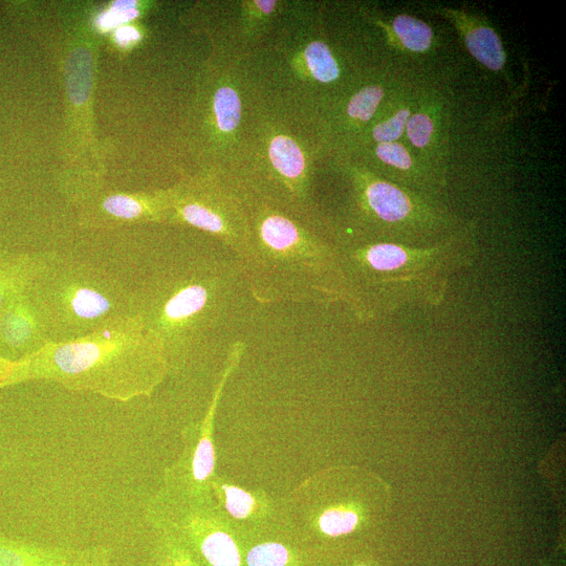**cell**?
Here are the masks:
<instances>
[{
  "instance_id": "obj_1",
  "label": "cell",
  "mask_w": 566,
  "mask_h": 566,
  "mask_svg": "<svg viewBox=\"0 0 566 566\" xmlns=\"http://www.w3.org/2000/svg\"><path fill=\"white\" fill-rule=\"evenodd\" d=\"M160 340L138 315L108 323L96 332L64 343H49L15 363L3 388L49 381L119 402L149 396L167 373Z\"/></svg>"
},
{
  "instance_id": "obj_2",
  "label": "cell",
  "mask_w": 566,
  "mask_h": 566,
  "mask_svg": "<svg viewBox=\"0 0 566 566\" xmlns=\"http://www.w3.org/2000/svg\"><path fill=\"white\" fill-rule=\"evenodd\" d=\"M249 235L244 259L258 299H344L339 251L280 214L264 217Z\"/></svg>"
},
{
  "instance_id": "obj_3",
  "label": "cell",
  "mask_w": 566,
  "mask_h": 566,
  "mask_svg": "<svg viewBox=\"0 0 566 566\" xmlns=\"http://www.w3.org/2000/svg\"><path fill=\"white\" fill-rule=\"evenodd\" d=\"M470 256L377 243L339 252L345 300L361 316H375L412 299L437 298L448 276ZM442 291V290H441Z\"/></svg>"
},
{
  "instance_id": "obj_4",
  "label": "cell",
  "mask_w": 566,
  "mask_h": 566,
  "mask_svg": "<svg viewBox=\"0 0 566 566\" xmlns=\"http://www.w3.org/2000/svg\"><path fill=\"white\" fill-rule=\"evenodd\" d=\"M50 343L89 336L113 321L137 315V297L105 271L43 257L27 288Z\"/></svg>"
},
{
  "instance_id": "obj_5",
  "label": "cell",
  "mask_w": 566,
  "mask_h": 566,
  "mask_svg": "<svg viewBox=\"0 0 566 566\" xmlns=\"http://www.w3.org/2000/svg\"><path fill=\"white\" fill-rule=\"evenodd\" d=\"M136 297L137 315L162 343L168 363L172 352L200 330L215 302L212 287L198 277L157 283Z\"/></svg>"
},
{
  "instance_id": "obj_6",
  "label": "cell",
  "mask_w": 566,
  "mask_h": 566,
  "mask_svg": "<svg viewBox=\"0 0 566 566\" xmlns=\"http://www.w3.org/2000/svg\"><path fill=\"white\" fill-rule=\"evenodd\" d=\"M49 343L45 326L26 289L0 315V358L18 363Z\"/></svg>"
},
{
  "instance_id": "obj_7",
  "label": "cell",
  "mask_w": 566,
  "mask_h": 566,
  "mask_svg": "<svg viewBox=\"0 0 566 566\" xmlns=\"http://www.w3.org/2000/svg\"><path fill=\"white\" fill-rule=\"evenodd\" d=\"M112 559L105 547H47L0 535V566H112Z\"/></svg>"
},
{
  "instance_id": "obj_8",
  "label": "cell",
  "mask_w": 566,
  "mask_h": 566,
  "mask_svg": "<svg viewBox=\"0 0 566 566\" xmlns=\"http://www.w3.org/2000/svg\"><path fill=\"white\" fill-rule=\"evenodd\" d=\"M168 219L221 237L243 260L247 255L249 231L236 226L221 209L208 201L170 194Z\"/></svg>"
},
{
  "instance_id": "obj_9",
  "label": "cell",
  "mask_w": 566,
  "mask_h": 566,
  "mask_svg": "<svg viewBox=\"0 0 566 566\" xmlns=\"http://www.w3.org/2000/svg\"><path fill=\"white\" fill-rule=\"evenodd\" d=\"M43 257L32 254H6L0 261V315L9 303L24 292L38 272Z\"/></svg>"
},
{
  "instance_id": "obj_10",
  "label": "cell",
  "mask_w": 566,
  "mask_h": 566,
  "mask_svg": "<svg viewBox=\"0 0 566 566\" xmlns=\"http://www.w3.org/2000/svg\"><path fill=\"white\" fill-rule=\"evenodd\" d=\"M365 200L377 219L387 224L402 223L413 211L408 195L387 182L370 183L365 189Z\"/></svg>"
},
{
  "instance_id": "obj_11",
  "label": "cell",
  "mask_w": 566,
  "mask_h": 566,
  "mask_svg": "<svg viewBox=\"0 0 566 566\" xmlns=\"http://www.w3.org/2000/svg\"><path fill=\"white\" fill-rule=\"evenodd\" d=\"M466 46L470 54L491 71L504 68L506 54L502 40L488 27H478L466 33Z\"/></svg>"
},
{
  "instance_id": "obj_12",
  "label": "cell",
  "mask_w": 566,
  "mask_h": 566,
  "mask_svg": "<svg viewBox=\"0 0 566 566\" xmlns=\"http://www.w3.org/2000/svg\"><path fill=\"white\" fill-rule=\"evenodd\" d=\"M270 159L275 169L287 179H297L304 170V158L299 146L288 137H276L270 146Z\"/></svg>"
},
{
  "instance_id": "obj_13",
  "label": "cell",
  "mask_w": 566,
  "mask_h": 566,
  "mask_svg": "<svg viewBox=\"0 0 566 566\" xmlns=\"http://www.w3.org/2000/svg\"><path fill=\"white\" fill-rule=\"evenodd\" d=\"M393 27L403 46L409 51L422 53L430 48L433 33L424 21L403 14L395 18Z\"/></svg>"
},
{
  "instance_id": "obj_14",
  "label": "cell",
  "mask_w": 566,
  "mask_h": 566,
  "mask_svg": "<svg viewBox=\"0 0 566 566\" xmlns=\"http://www.w3.org/2000/svg\"><path fill=\"white\" fill-rule=\"evenodd\" d=\"M204 558L212 566H241V556L233 539L223 532H213L200 543Z\"/></svg>"
},
{
  "instance_id": "obj_15",
  "label": "cell",
  "mask_w": 566,
  "mask_h": 566,
  "mask_svg": "<svg viewBox=\"0 0 566 566\" xmlns=\"http://www.w3.org/2000/svg\"><path fill=\"white\" fill-rule=\"evenodd\" d=\"M306 57L308 67L314 78L323 83L338 79L340 71L337 61L325 43L316 41L307 48Z\"/></svg>"
},
{
  "instance_id": "obj_16",
  "label": "cell",
  "mask_w": 566,
  "mask_h": 566,
  "mask_svg": "<svg viewBox=\"0 0 566 566\" xmlns=\"http://www.w3.org/2000/svg\"><path fill=\"white\" fill-rule=\"evenodd\" d=\"M214 111L217 124L223 132L231 133L236 129L242 116V103L231 87H222L214 98Z\"/></svg>"
},
{
  "instance_id": "obj_17",
  "label": "cell",
  "mask_w": 566,
  "mask_h": 566,
  "mask_svg": "<svg viewBox=\"0 0 566 566\" xmlns=\"http://www.w3.org/2000/svg\"><path fill=\"white\" fill-rule=\"evenodd\" d=\"M383 97L382 87H365L352 98L347 107V114L353 119L367 122L376 114Z\"/></svg>"
},
{
  "instance_id": "obj_18",
  "label": "cell",
  "mask_w": 566,
  "mask_h": 566,
  "mask_svg": "<svg viewBox=\"0 0 566 566\" xmlns=\"http://www.w3.org/2000/svg\"><path fill=\"white\" fill-rule=\"evenodd\" d=\"M359 524V515L348 509L326 511L319 519L321 531L329 536L338 537L352 533Z\"/></svg>"
},
{
  "instance_id": "obj_19",
  "label": "cell",
  "mask_w": 566,
  "mask_h": 566,
  "mask_svg": "<svg viewBox=\"0 0 566 566\" xmlns=\"http://www.w3.org/2000/svg\"><path fill=\"white\" fill-rule=\"evenodd\" d=\"M249 566H286L288 550L279 543H265L255 547L248 554Z\"/></svg>"
},
{
  "instance_id": "obj_20",
  "label": "cell",
  "mask_w": 566,
  "mask_h": 566,
  "mask_svg": "<svg viewBox=\"0 0 566 566\" xmlns=\"http://www.w3.org/2000/svg\"><path fill=\"white\" fill-rule=\"evenodd\" d=\"M193 480L205 482L214 469V449L209 438H203L195 448L190 462Z\"/></svg>"
},
{
  "instance_id": "obj_21",
  "label": "cell",
  "mask_w": 566,
  "mask_h": 566,
  "mask_svg": "<svg viewBox=\"0 0 566 566\" xmlns=\"http://www.w3.org/2000/svg\"><path fill=\"white\" fill-rule=\"evenodd\" d=\"M136 6L137 2H130V0L116 2L110 10L98 18L99 28L106 31L111 30L137 18L139 11L136 9Z\"/></svg>"
},
{
  "instance_id": "obj_22",
  "label": "cell",
  "mask_w": 566,
  "mask_h": 566,
  "mask_svg": "<svg viewBox=\"0 0 566 566\" xmlns=\"http://www.w3.org/2000/svg\"><path fill=\"white\" fill-rule=\"evenodd\" d=\"M409 117L408 110H401L394 117L378 124L374 128V139L379 144L396 142L403 136Z\"/></svg>"
},
{
  "instance_id": "obj_23",
  "label": "cell",
  "mask_w": 566,
  "mask_h": 566,
  "mask_svg": "<svg viewBox=\"0 0 566 566\" xmlns=\"http://www.w3.org/2000/svg\"><path fill=\"white\" fill-rule=\"evenodd\" d=\"M405 130L413 146L424 148L430 142L434 132V124L429 116L415 114L409 117Z\"/></svg>"
},
{
  "instance_id": "obj_24",
  "label": "cell",
  "mask_w": 566,
  "mask_h": 566,
  "mask_svg": "<svg viewBox=\"0 0 566 566\" xmlns=\"http://www.w3.org/2000/svg\"><path fill=\"white\" fill-rule=\"evenodd\" d=\"M378 158L385 164L401 170H408L412 160L406 148L399 143H381L377 149Z\"/></svg>"
},
{
  "instance_id": "obj_25",
  "label": "cell",
  "mask_w": 566,
  "mask_h": 566,
  "mask_svg": "<svg viewBox=\"0 0 566 566\" xmlns=\"http://www.w3.org/2000/svg\"><path fill=\"white\" fill-rule=\"evenodd\" d=\"M226 492V508L229 513L238 519L246 518L254 507V499L247 492L235 488L224 487Z\"/></svg>"
},
{
  "instance_id": "obj_26",
  "label": "cell",
  "mask_w": 566,
  "mask_h": 566,
  "mask_svg": "<svg viewBox=\"0 0 566 566\" xmlns=\"http://www.w3.org/2000/svg\"><path fill=\"white\" fill-rule=\"evenodd\" d=\"M115 37L120 46L127 47L140 38V33L135 28L123 27L117 30Z\"/></svg>"
},
{
  "instance_id": "obj_27",
  "label": "cell",
  "mask_w": 566,
  "mask_h": 566,
  "mask_svg": "<svg viewBox=\"0 0 566 566\" xmlns=\"http://www.w3.org/2000/svg\"><path fill=\"white\" fill-rule=\"evenodd\" d=\"M14 365L15 363L0 358V389L3 388V385L9 377Z\"/></svg>"
},
{
  "instance_id": "obj_28",
  "label": "cell",
  "mask_w": 566,
  "mask_h": 566,
  "mask_svg": "<svg viewBox=\"0 0 566 566\" xmlns=\"http://www.w3.org/2000/svg\"><path fill=\"white\" fill-rule=\"evenodd\" d=\"M256 5L264 13L270 14L275 9L276 3L267 2V0H264V2H256Z\"/></svg>"
},
{
  "instance_id": "obj_29",
  "label": "cell",
  "mask_w": 566,
  "mask_h": 566,
  "mask_svg": "<svg viewBox=\"0 0 566 566\" xmlns=\"http://www.w3.org/2000/svg\"><path fill=\"white\" fill-rule=\"evenodd\" d=\"M188 562H189V559L187 557H185L182 566H195V565L189 564Z\"/></svg>"
},
{
  "instance_id": "obj_30",
  "label": "cell",
  "mask_w": 566,
  "mask_h": 566,
  "mask_svg": "<svg viewBox=\"0 0 566 566\" xmlns=\"http://www.w3.org/2000/svg\"><path fill=\"white\" fill-rule=\"evenodd\" d=\"M6 254H7L6 252L0 251V261L3 260Z\"/></svg>"
}]
</instances>
